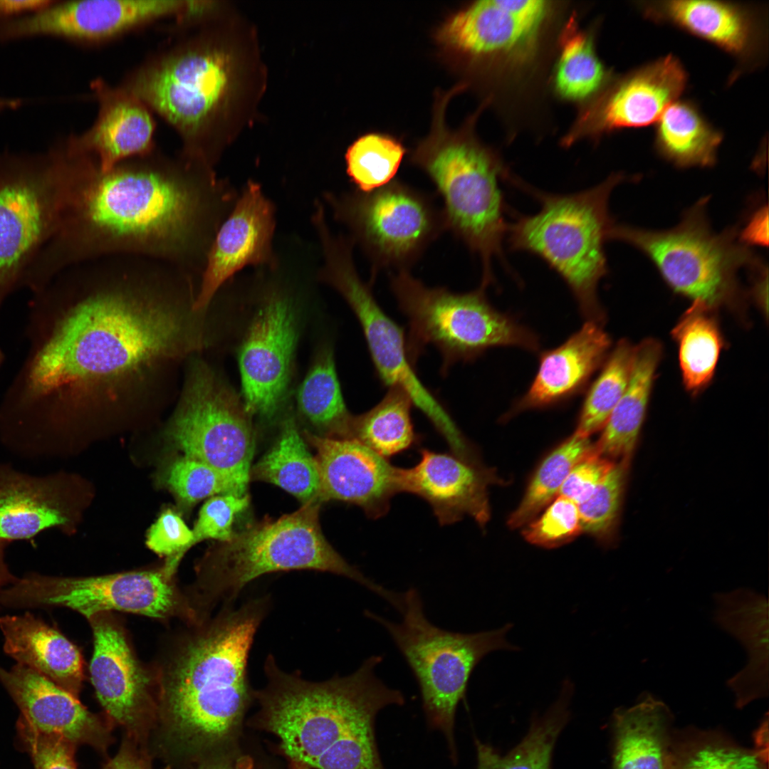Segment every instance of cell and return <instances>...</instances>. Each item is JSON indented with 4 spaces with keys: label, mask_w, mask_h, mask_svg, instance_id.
Listing matches in <instances>:
<instances>
[{
    "label": "cell",
    "mask_w": 769,
    "mask_h": 769,
    "mask_svg": "<svg viewBox=\"0 0 769 769\" xmlns=\"http://www.w3.org/2000/svg\"><path fill=\"white\" fill-rule=\"evenodd\" d=\"M276 228L274 202L260 183L248 179L209 251L194 303L197 311L208 310L221 287L243 268L276 263Z\"/></svg>",
    "instance_id": "18"
},
{
    "label": "cell",
    "mask_w": 769,
    "mask_h": 769,
    "mask_svg": "<svg viewBox=\"0 0 769 769\" xmlns=\"http://www.w3.org/2000/svg\"><path fill=\"white\" fill-rule=\"evenodd\" d=\"M644 15L668 23L721 48L741 63L762 59L768 31L763 9L758 6L711 0L637 2Z\"/></svg>",
    "instance_id": "22"
},
{
    "label": "cell",
    "mask_w": 769,
    "mask_h": 769,
    "mask_svg": "<svg viewBox=\"0 0 769 769\" xmlns=\"http://www.w3.org/2000/svg\"><path fill=\"white\" fill-rule=\"evenodd\" d=\"M572 689L566 681L557 701L542 716L533 718L526 735L506 754L476 738V769H551L555 743L570 718Z\"/></svg>",
    "instance_id": "34"
},
{
    "label": "cell",
    "mask_w": 769,
    "mask_h": 769,
    "mask_svg": "<svg viewBox=\"0 0 769 769\" xmlns=\"http://www.w3.org/2000/svg\"><path fill=\"white\" fill-rule=\"evenodd\" d=\"M365 615L386 629L403 656L419 686L427 723L443 733L450 758L456 763L454 725L458 705L466 696L472 672L485 656L496 650H517L506 639L512 624L468 634L443 629L427 617L414 588L404 593L401 622H392L370 610H365Z\"/></svg>",
    "instance_id": "9"
},
{
    "label": "cell",
    "mask_w": 769,
    "mask_h": 769,
    "mask_svg": "<svg viewBox=\"0 0 769 769\" xmlns=\"http://www.w3.org/2000/svg\"><path fill=\"white\" fill-rule=\"evenodd\" d=\"M4 358H5L4 354L2 350L0 347V370H1V367H2V365H3Z\"/></svg>",
    "instance_id": "56"
},
{
    "label": "cell",
    "mask_w": 769,
    "mask_h": 769,
    "mask_svg": "<svg viewBox=\"0 0 769 769\" xmlns=\"http://www.w3.org/2000/svg\"><path fill=\"white\" fill-rule=\"evenodd\" d=\"M320 506L318 501L303 504L292 513L257 523L219 543L208 558L199 587L201 605H231L254 579L296 570L342 576L390 601L392 591L350 565L326 540L319 522Z\"/></svg>",
    "instance_id": "8"
},
{
    "label": "cell",
    "mask_w": 769,
    "mask_h": 769,
    "mask_svg": "<svg viewBox=\"0 0 769 769\" xmlns=\"http://www.w3.org/2000/svg\"><path fill=\"white\" fill-rule=\"evenodd\" d=\"M634 354L629 342H617L587 394L575 432L590 437L604 427L627 388Z\"/></svg>",
    "instance_id": "42"
},
{
    "label": "cell",
    "mask_w": 769,
    "mask_h": 769,
    "mask_svg": "<svg viewBox=\"0 0 769 769\" xmlns=\"http://www.w3.org/2000/svg\"><path fill=\"white\" fill-rule=\"evenodd\" d=\"M4 650L23 665L78 697L83 660L78 647L58 629L30 612L0 618Z\"/></svg>",
    "instance_id": "30"
},
{
    "label": "cell",
    "mask_w": 769,
    "mask_h": 769,
    "mask_svg": "<svg viewBox=\"0 0 769 769\" xmlns=\"http://www.w3.org/2000/svg\"><path fill=\"white\" fill-rule=\"evenodd\" d=\"M66 179L56 231L31 268L43 285L75 265L120 255L161 261L201 280L239 192L206 162L156 149L108 172L88 155L67 152Z\"/></svg>",
    "instance_id": "2"
},
{
    "label": "cell",
    "mask_w": 769,
    "mask_h": 769,
    "mask_svg": "<svg viewBox=\"0 0 769 769\" xmlns=\"http://www.w3.org/2000/svg\"><path fill=\"white\" fill-rule=\"evenodd\" d=\"M708 197L699 200L684 213L672 229L647 230L613 224L608 239L627 243L654 263L666 283L676 292L716 309L740 296L738 275L765 263L738 240L737 229L715 232L706 207Z\"/></svg>",
    "instance_id": "10"
},
{
    "label": "cell",
    "mask_w": 769,
    "mask_h": 769,
    "mask_svg": "<svg viewBox=\"0 0 769 769\" xmlns=\"http://www.w3.org/2000/svg\"><path fill=\"white\" fill-rule=\"evenodd\" d=\"M614 463L591 449L572 467L558 495L577 505L585 501L600 485Z\"/></svg>",
    "instance_id": "50"
},
{
    "label": "cell",
    "mask_w": 769,
    "mask_h": 769,
    "mask_svg": "<svg viewBox=\"0 0 769 769\" xmlns=\"http://www.w3.org/2000/svg\"><path fill=\"white\" fill-rule=\"evenodd\" d=\"M713 619L745 648L748 662L726 681L742 707L768 694V602L753 590L739 587L713 595Z\"/></svg>",
    "instance_id": "28"
},
{
    "label": "cell",
    "mask_w": 769,
    "mask_h": 769,
    "mask_svg": "<svg viewBox=\"0 0 769 769\" xmlns=\"http://www.w3.org/2000/svg\"><path fill=\"white\" fill-rule=\"evenodd\" d=\"M315 449L320 477L319 501H340L377 519L402 492V468L353 439H333L304 432Z\"/></svg>",
    "instance_id": "20"
},
{
    "label": "cell",
    "mask_w": 769,
    "mask_h": 769,
    "mask_svg": "<svg viewBox=\"0 0 769 769\" xmlns=\"http://www.w3.org/2000/svg\"><path fill=\"white\" fill-rule=\"evenodd\" d=\"M333 219L378 270H408L446 229L442 210L426 194L394 179L370 192L322 194Z\"/></svg>",
    "instance_id": "15"
},
{
    "label": "cell",
    "mask_w": 769,
    "mask_h": 769,
    "mask_svg": "<svg viewBox=\"0 0 769 769\" xmlns=\"http://www.w3.org/2000/svg\"><path fill=\"white\" fill-rule=\"evenodd\" d=\"M599 323L587 320L564 343L542 354L533 382L511 412L552 405L586 384L606 359L611 345Z\"/></svg>",
    "instance_id": "29"
},
{
    "label": "cell",
    "mask_w": 769,
    "mask_h": 769,
    "mask_svg": "<svg viewBox=\"0 0 769 769\" xmlns=\"http://www.w3.org/2000/svg\"><path fill=\"white\" fill-rule=\"evenodd\" d=\"M406 153V147L397 137L367 132L347 147L346 172L357 190L370 192L394 180Z\"/></svg>",
    "instance_id": "41"
},
{
    "label": "cell",
    "mask_w": 769,
    "mask_h": 769,
    "mask_svg": "<svg viewBox=\"0 0 769 769\" xmlns=\"http://www.w3.org/2000/svg\"><path fill=\"white\" fill-rule=\"evenodd\" d=\"M298 405L305 418L321 433L333 439H350L352 415L345 405L333 354L321 350L298 393Z\"/></svg>",
    "instance_id": "37"
},
{
    "label": "cell",
    "mask_w": 769,
    "mask_h": 769,
    "mask_svg": "<svg viewBox=\"0 0 769 769\" xmlns=\"http://www.w3.org/2000/svg\"><path fill=\"white\" fill-rule=\"evenodd\" d=\"M251 478L278 486L303 505L320 502L316 461L308 450L293 419L283 422L274 445L251 468Z\"/></svg>",
    "instance_id": "35"
},
{
    "label": "cell",
    "mask_w": 769,
    "mask_h": 769,
    "mask_svg": "<svg viewBox=\"0 0 769 769\" xmlns=\"http://www.w3.org/2000/svg\"><path fill=\"white\" fill-rule=\"evenodd\" d=\"M669 711L650 694L614 713L613 769H671L666 723Z\"/></svg>",
    "instance_id": "31"
},
{
    "label": "cell",
    "mask_w": 769,
    "mask_h": 769,
    "mask_svg": "<svg viewBox=\"0 0 769 769\" xmlns=\"http://www.w3.org/2000/svg\"><path fill=\"white\" fill-rule=\"evenodd\" d=\"M540 0H482L450 14L434 40L453 64L525 55L545 19Z\"/></svg>",
    "instance_id": "17"
},
{
    "label": "cell",
    "mask_w": 769,
    "mask_h": 769,
    "mask_svg": "<svg viewBox=\"0 0 769 769\" xmlns=\"http://www.w3.org/2000/svg\"><path fill=\"white\" fill-rule=\"evenodd\" d=\"M195 286L136 256L68 268L29 304L28 349L0 401V428L28 456L74 446L95 417L173 404L186 364L208 345Z\"/></svg>",
    "instance_id": "1"
},
{
    "label": "cell",
    "mask_w": 769,
    "mask_h": 769,
    "mask_svg": "<svg viewBox=\"0 0 769 769\" xmlns=\"http://www.w3.org/2000/svg\"><path fill=\"white\" fill-rule=\"evenodd\" d=\"M495 480L481 463L422 449L414 466L402 468V492L426 501L440 525L453 524L467 515L483 528L491 513L488 487Z\"/></svg>",
    "instance_id": "23"
},
{
    "label": "cell",
    "mask_w": 769,
    "mask_h": 769,
    "mask_svg": "<svg viewBox=\"0 0 769 769\" xmlns=\"http://www.w3.org/2000/svg\"><path fill=\"white\" fill-rule=\"evenodd\" d=\"M0 683L21 711L19 721L28 728L74 746H107L109 733L100 720L78 697L36 671L19 664L10 669L0 666Z\"/></svg>",
    "instance_id": "24"
},
{
    "label": "cell",
    "mask_w": 769,
    "mask_h": 769,
    "mask_svg": "<svg viewBox=\"0 0 769 769\" xmlns=\"http://www.w3.org/2000/svg\"><path fill=\"white\" fill-rule=\"evenodd\" d=\"M739 240L745 245L767 246L768 244V209L762 206L750 217L741 231Z\"/></svg>",
    "instance_id": "51"
},
{
    "label": "cell",
    "mask_w": 769,
    "mask_h": 769,
    "mask_svg": "<svg viewBox=\"0 0 769 769\" xmlns=\"http://www.w3.org/2000/svg\"><path fill=\"white\" fill-rule=\"evenodd\" d=\"M99 110L93 125L64 142L70 150L90 155L99 169L108 172L121 162L155 149V124L146 104L122 85L103 80L92 82Z\"/></svg>",
    "instance_id": "25"
},
{
    "label": "cell",
    "mask_w": 769,
    "mask_h": 769,
    "mask_svg": "<svg viewBox=\"0 0 769 769\" xmlns=\"http://www.w3.org/2000/svg\"><path fill=\"white\" fill-rule=\"evenodd\" d=\"M660 357L661 346L654 340H645L634 347L627 388L602 428L599 439L592 444L594 451L599 455L631 461Z\"/></svg>",
    "instance_id": "32"
},
{
    "label": "cell",
    "mask_w": 769,
    "mask_h": 769,
    "mask_svg": "<svg viewBox=\"0 0 769 769\" xmlns=\"http://www.w3.org/2000/svg\"><path fill=\"white\" fill-rule=\"evenodd\" d=\"M53 1L43 0H0V17L9 16L23 12L40 11Z\"/></svg>",
    "instance_id": "52"
},
{
    "label": "cell",
    "mask_w": 769,
    "mask_h": 769,
    "mask_svg": "<svg viewBox=\"0 0 769 769\" xmlns=\"http://www.w3.org/2000/svg\"><path fill=\"white\" fill-rule=\"evenodd\" d=\"M63 474L32 475L0 462V540H29L73 523L75 491Z\"/></svg>",
    "instance_id": "26"
},
{
    "label": "cell",
    "mask_w": 769,
    "mask_h": 769,
    "mask_svg": "<svg viewBox=\"0 0 769 769\" xmlns=\"http://www.w3.org/2000/svg\"><path fill=\"white\" fill-rule=\"evenodd\" d=\"M296 767H297V769H307V768H305L304 767H302V766L300 767L299 765H296Z\"/></svg>",
    "instance_id": "57"
},
{
    "label": "cell",
    "mask_w": 769,
    "mask_h": 769,
    "mask_svg": "<svg viewBox=\"0 0 769 769\" xmlns=\"http://www.w3.org/2000/svg\"><path fill=\"white\" fill-rule=\"evenodd\" d=\"M462 84L436 92L430 131L412 150L410 159L431 179L441 197L446 229L451 230L480 259L481 285L493 280V262L506 267L503 241L508 224L500 187L508 170L471 131V121L458 130L446 124L451 98Z\"/></svg>",
    "instance_id": "5"
},
{
    "label": "cell",
    "mask_w": 769,
    "mask_h": 769,
    "mask_svg": "<svg viewBox=\"0 0 769 769\" xmlns=\"http://www.w3.org/2000/svg\"><path fill=\"white\" fill-rule=\"evenodd\" d=\"M320 253L318 282L337 291L357 316L381 381L397 386L410 396L413 404L429 419L447 442L451 451L464 452L469 440L450 414L418 378L407 352L401 328L376 301L370 284L358 274L353 260L354 244L346 235L325 228L317 234Z\"/></svg>",
    "instance_id": "13"
},
{
    "label": "cell",
    "mask_w": 769,
    "mask_h": 769,
    "mask_svg": "<svg viewBox=\"0 0 769 769\" xmlns=\"http://www.w3.org/2000/svg\"><path fill=\"white\" fill-rule=\"evenodd\" d=\"M582 532L577 505L558 495L540 517L523 529V535L531 544L553 548L569 543Z\"/></svg>",
    "instance_id": "45"
},
{
    "label": "cell",
    "mask_w": 769,
    "mask_h": 769,
    "mask_svg": "<svg viewBox=\"0 0 769 769\" xmlns=\"http://www.w3.org/2000/svg\"><path fill=\"white\" fill-rule=\"evenodd\" d=\"M590 437L574 432L540 463L523 499L508 519L511 528L531 520L560 491L572 467L591 449Z\"/></svg>",
    "instance_id": "39"
},
{
    "label": "cell",
    "mask_w": 769,
    "mask_h": 769,
    "mask_svg": "<svg viewBox=\"0 0 769 769\" xmlns=\"http://www.w3.org/2000/svg\"><path fill=\"white\" fill-rule=\"evenodd\" d=\"M239 763L226 758H214L205 761L199 769H245Z\"/></svg>",
    "instance_id": "55"
},
{
    "label": "cell",
    "mask_w": 769,
    "mask_h": 769,
    "mask_svg": "<svg viewBox=\"0 0 769 769\" xmlns=\"http://www.w3.org/2000/svg\"><path fill=\"white\" fill-rule=\"evenodd\" d=\"M249 501L248 494L225 493L209 498L201 508L192 529V546L206 539L219 543L230 540L234 535L232 528L234 518L248 507Z\"/></svg>",
    "instance_id": "46"
},
{
    "label": "cell",
    "mask_w": 769,
    "mask_h": 769,
    "mask_svg": "<svg viewBox=\"0 0 769 769\" xmlns=\"http://www.w3.org/2000/svg\"><path fill=\"white\" fill-rule=\"evenodd\" d=\"M671 769H765L763 759L754 753L731 746L706 744L686 754Z\"/></svg>",
    "instance_id": "48"
},
{
    "label": "cell",
    "mask_w": 769,
    "mask_h": 769,
    "mask_svg": "<svg viewBox=\"0 0 769 769\" xmlns=\"http://www.w3.org/2000/svg\"><path fill=\"white\" fill-rule=\"evenodd\" d=\"M65 177L59 146L0 157V308L56 231Z\"/></svg>",
    "instance_id": "14"
},
{
    "label": "cell",
    "mask_w": 769,
    "mask_h": 769,
    "mask_svg": "<svg viewBox=\"0 0 769 769\" xmlns=\"http://www.w3.org/2000/svg\"><path fill=\"white\" fill-rule=\"evenodd\" d=\"M714 310L694 300L672 331L679 345L683 381L693 393L711 381L723 347Z\"/></svg>",
    "instance_id": "36"
},
{
    "label": "cell",
    "mask_w": 769,
    "mask_h": 769,
    "mask_svg": "<svg viewBox=\"0 0 769 769\" xmlns=\"http://www.w3.org/2000/svg\"><path fill=\"white\" fill-rule=\"evenodd\" d=\"M164 480L172 492L187 505L219 494L244 496L226 475L205 463L185 456L177 459L168 466Z\"/></svg>",
    "instance_id": "44"
},
{
    "label": "cell",
    "mask_w": 769,
    "mask_h": 769,
    "mask_svg": "<svg viewBox=\"0 0 769 769\" xmlns=\"http://www.w3.org/2000/svg\"><path fill=\"white\" fill-rule=\"evenodd\" d=\"M412 400L402 387L393 386L371 409L353 416L350 439L388 459L414 445L418 437L411 418Z\"/></svg>",
    "instance_id": "38"
},
{
    "label": "cell",
    "mask_w": 769,
    "mask_h": 769,
    "mask_svg": "<svg viewBox=\"0 0 769 769\" xmlns=\"http://www.w3.org/2000/svg\"><path fill=\"white\" fill-rule=\"evenodd\" d=\"M172 577L164 568L85 577L32 572L2 589L0 604L15 608L63 607L88 619L111 610L165 618L180 607Z\"/></svg>",
    "instance_id": "16"
},
{
    "label": "cell",
    "mask_w": 769,
    "mask_h": 769,
    "mask_svg": "<svg viewBox=\"0 0 769 769\" xmlns=\"http://www.w3.org/2000/svg\"><path fill=\"white\" fill-rule=\"evenodd\" d=\"M625 179L623 173H612L591 188L564 194L538 190L513 175L508 179L540 204L535 214L508 224L509 248L534 254L555 270L587 320L600 321L597 288L607 273L605 243L614 224L610 197Z\"/></svg>",
    "instance_id": "6"
},
{
    "label": "cell",
    "mask_w": 769,
    "mask_h": 769,
    "mask_svg": "<svg viewBox=\"0 0 769 769\" xmlns=\"http://www.w3.org/2000/svg\"><path fill=\"white\" fill-rule=\"evenodd\" d=\"M629 464L625 459L614 463L592 493L577 505L582 532L602 543L614 538Z\"/></svg>",
    "instance_id": "43"
},
{
    "label": "cell",
    "mask_w": 769,
    "mask_h": 769,
    "mask_svg": "<svg viewBox=\"0 0 769 769\" xmlns=\"http://www.w3.org/2000/svg\"><path fill=\"white\" fill-rule=\"evenodd\" d=\"M105 769H149L131 746L125 744Z\"/></svg>",
    "instance_id": "53"
},
{
    "label": "cell",
    "mask_w": 769,
    "mask_h": 769,
    "mask_svg": "<svg viewBox=\"0 0 769 769\" xmlns=\"http://www.w3.org/2000/svg\"><path fill=\"white\" fill-rule=\"evenodd\" d=\"M18 728L34 769H77L74 745L58 736L35 732L20 721Z\"/></svg>",
    "instance_id": "49"
},
{
    "label": "cell",
    "mask_w": 769,
    "mask_h": 769,
    "mask_svg": "<svg viewBox=\"0 0 769 769\" xmlns=\"http://www.w3.org/2000/svg\"><path fill=\"white\" fill-rule=\"evenodd\" d=\"M686 83V72L676 57L659 58L617 81L583 121L596 134L656 122Z\"/></svg>",
    "instance_id": "27"
},
{
    "label": "cell",
    "mask_w": 769,
    "mask_h": 769,
    "mask_svg": "<svg viewBox=\"0 0 769 769\" xmlns=\"http://www.w3.org/2000/svg\"><path fill=\"white\" fill-rule=\"evenodd\" d=\"M390 286L408 320L406 347L413 366L429 345L441 353L443 375L456 362L473 360L490 347L538 348L531 331L491 306L484 287L462 293L431 288L408 270L392 274Z\"/></svg>",
    "instance_id": "11"
},
{
    "label": "cell",
    "mask_w": 769,
    "mask_h": 769,
    "mask_svg": "<svg viewBox=\"0 0 769 769\" xmlns=\"http://www.w3.org/2000/svg\"><path fill=\"white\" fill-rule=\"evenodd\" d=\"M89 619L94 639L90 674L97 697L113 720L137 733L155 708L151 678L108 612Z\"/></svg>",
    "instance_id": "21"
},
{
    "label": "cell",
    "mask_w": 769,
    "mask_h": 769,
    "mask_svg": "<svg viewBox=\"0 0 769 769\" xmlns=\"http://www.w3.org/2000/svg\"><path fill=\"white\" fill-rule=\"evenodd\" d=\"M174 404L167 439L184 456L219 471L247 494L255 436L252 416L238 394L197 355L184 367Z\"/></svg>",
    "instance_id": "12"
},
{
    "label": "cell",
    "mask_w": 769,
    "mask_h": 769,
    "mask_svg": "<svg viewBox=\"0 0 769 769\" xmlns=\"http://www.w3.org/2000/svg\"><path fill=\"white\" fill-rule=\"evenodd\" d=\"M192 530L176 512L168 508L150 528L146 545L154 553L167 557L163 568L172 576L184 554L192 547Z\"/></svg>",
    "instance_id": "47"
},
{
    "label": "cell",
    "mask_w": 769,
    "mask_h": 769,
    "mask_svg": "<svg viewBox=\"0 0 769 769\" xmlns=\"http://www.w3.org/2000/svg\"><path fill=\"white\" fill-rule=\"evenodd\" d=\"M267 597L224 606L186 639L159 678V714L164 741L197 755L228 738L250 701L247 664L269 605Z\"/></svg>",
    "instance_id": "4"
},
{
    "label": "cell",
    "mask_w": 769,
    "mask_h": 769,
    "mask_svg": "<svg viewBox=\"0 0 769 769\" xmlns=\"http://www.w3.org/2000/svg\"><path fill=\"white\" fill-rule=\"evenodd\" d=\"M9 544V543L0 540V591L3 587L11 585L17 578L11 573L5 561V549Z\"/></svg>",
    "instance_id": "54"
},
{
    "label": "cell",
    "mask_w": 769,
    "mask_h": 769,
    "mask_svg": "<svg viewBox=\"0 0 769 769\" xmlns=\"http://www.w3.org/2000/svg\"><path fill=\"white\" fill-rule=\"evenodd\" d=\"M382 656L352 674L310 681L279 668L269 655L266 686L256 693L262 722L295 764L315 769H384L375 736L379 712L405 702L376 674Z\"/></svg>",
    "instance_id": "3"
},
{
    "label": "cell",
    "mask_w": 769,
    "mask_h": 769,
    "mask_svg": "<svg viewBox=\"0 0 769 769\" xmlns=\"http://www.w3.org/2000/svg\"><path fill=\"white\" fill-rule=\"evenodd\" d=\"M722 138L694 103L677 100L656 121L654 142L658 152L678 167H711Z\"/></svg>",
    "instance_id": "33"
},
{
    "label": "cell",
    "mask_w": 769,
    "mask_h": 769,
    "mask_svg": "<svg viewBox=\"0 0 769 769\" xmlns=\"http://www.w3.org/2000/svg\"><path fill=\"white\" fill-rule=\"evenodd\" d=\"M606 70L597 58L591 39L572 18L560 41L555 84L563 98L577 100L590 96L604 84Z\"/></svg>",
    "instance_id": "40"
},
{
    "label": "cell",
    "mask_w": 769,
    "mask_h": 769,
    "mask_svg": "<svg viewBox=\"0 0 769 769\" xmlns=\"http://www.w3.org/2000/svg\"><path fill=\"white\" fill-rule=\"evenodd\" d=\"M189 1L87 0L53 1L21 18L0 23V40L51 35L100 41L165 17H181Z\"/></svg>",
    "instance_id": "19"
},
{
    "label": "cell",
    "mask_w": 769,
    "mask_h": 769,
    "mask_svg": "<svg viewBox=\"0 0 769 769\" xmlns=\"http://www.w3.org/2000/svg\"><path fill=\"white\" fill-rule=\"evenodd\" d=\"M236 68L228 48L199 35L169 45L122 86L177 130L181 154L214 167L220 152L211 130L235 89Z\"/></svg>",
    "instance_id": "7"
}]
</instances>
